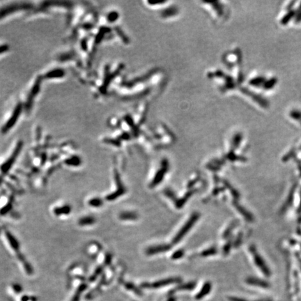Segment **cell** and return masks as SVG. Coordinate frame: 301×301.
Listing matches in <instances>:
<instances>
[{"label":"cell","mask_w":301,"mask_h":301,"mask_svg":"<svg viewBox=\"0 0 301 301\" xmlns=\"http://www.w3.org/2000/svg\"><path fill=\"white\" fill-rule=\"evenodd\" d=\"M199 218V214L198 213H194L193 214L191 215L190 218L188 220L186 223L183 226V227L180 229V230L178 232L177 234L175 236V237L172 240V243L174 244H176L179 242L180 241L183 237H184L186 234L189 231L191 228L194 226V224L196 223V222L198 220V219Z\"/></svg>","instance_id":"1"},{"label":"cell","mask_w":301,"mask_h":301,"mask_svg":"<svg viewBox=\"0 0 301 301\" xmlns=\"http://www.w3.org/2000/svg\"><path fill=\"white\" fill-rule=\"evenodd\" d=\"M169 166L168 160L165 159L163 160L161 163V168L155 175L154 179H153L152 182L150 184V188H154L159 184L161 181H163L166 173L169 170Z\"/></svg>","instance_id":"2"},{"label":"cell","mask_w":301,"mask_h":301,"mask_svg":"<svg viewBox=\"0 0 301 301\" xmlns=\"http://www.w3.org/2000/svg\"><path fill=\"white\" fill-rule=\"evenodd\" d=\"M22 146H23V143H22L21 142H19L18 144H17V146L15 147V150H13L12 155H11V157L6 160V162L4 163L3 165H2L1 170L2 172V173L6 174L7 172H9L11 167L12 165H13V163H15L16 158L18 157V155H19V154H20Z\"/></svg>","instance_id":"3"},{"label":"cell","mask_w":301,"mask_h":301,"mask_svg":"<svg viewBox=\"0 0 301 301\" xmlns=\"http://www.w3.org/2000/svg\"><path fill=\"white\" fill-rule=\"evenodd\" d=\"M22 109H23V105H22V104L19 103L18 105H16L14 111L13 112L12 116L11 117V118L8 120L6 124L4 125L3 128H2V133H5L8 132V131H9L11 128L15 124L16 121H18L19 117L20 115Z\"/></svg>","instance_id":"4"},{"label":"cell","mask_w":301,"mask_h":301,"mask_svg":"<svg viewBox=\"0 0 301 301\" xmlns=\"http://www.w3.org/2000/svg\"><path fill=\"white\" fill-rule=\"evenodd\" d=\"M114 178H115V180H116L117 185V188H118V189H117V191H115L114 193L110 194V195H109L108 197H107L106 199H108V201H113L117 198L119 197L120 196L124 195V194L126 192V190H125V187L124 186V185H123L121 178H120L118 172L115 171V173H114Z\"/></svg>","instance_id":"5"},{"label":"cell","mask_w":301,"mask_h":301,"mask_svg":"<svg viewBox=\"0 0 301 301\" xmlns=\"http://www.w3.org/2000/svg\"><path fill=\"white\" fill-rule=\"evenodd\" d=\"M180 281H181L180 278H171L165 279V280H159V281L155 282L152 283V284L143 283L141 285V286L143 287V288H159V287L167 286V285H169V284H173V283L179 282H180Z\"/></svg>","instance_id":"6"},{"label":"cell","mask_w":301,"mask_h":301,"mask_svg":"<svg viewBox=\"0 0 301 301\" xmlns=\"http://www.w3.org/2000/svg\"><path fill=\"white\" fill-rule=\"evenodd\" d=\"M41 78H38L37 80H36L34 85L33 86L32 89L31 91L29 92V96L27 98V101L26 104V108L27 109H29L32 108V103H33V100L34 98L36 96V95L38 94V93L40 91V84H41Z\"/></svg>","instance_id":"7"},{"label":"cell","mask_w":301,"mask_h":301,"mask_svg":"<svg viewBox=\"0 0 301 301\" xmlns=\"http://www.w3.org/2000/svg\"><path fill=\"white\" fill-rule=\"evenodd\" d=\"M28 8H29V5L28 4H20V5L19 4L11 5V6L2 8V9H0V18H3L4 15L9 14L11 13H13V11L19 10L22 9H28Z\"/></svg>","instance_id":"8"},{"label":"cell","mask_w":301,"mask_h":301,"mask_svg":"<svg viewBox=\"0 0 301 301\" xmlns=\"http://www.w3.org/2000/svg\"><path fill=\"white\" fill-rule=\"evenodd\" d=\"M171 249V245H159L157 246H153V247H150L146 250V252L149 255H152V254H155L161 252H165Z\"/></svg>","instance_id":"9"},{"label":"cell","mask_w":301,"mask_h":301,"mask_svg":"<svg viewBox=\"0 0 301 301\" xmlns=\"http://www.w3.org/2000/svg\"><path fill=\"white\" fill-rule=\"evenodd\" d=\"M250 250L252 251V253L253 254L254 258V261H255L256 264L259 267V269H261L263 270V271L264 272V274L265 275H269V271H268L266 266H265V265L264 264V261H263L262 259L261 258V257H260V256L259 255V254H257V252L255 251V250H254V248H251Z\"/></svg>","instance_id":"10"},{"label":"cell","mask_w":301,"mask_h":301,"mask_svg":"<svg viewBox=\"0 0 301 301\" xmlns=\"http://www.w3.org/2000/svg\"><path fill=\"white\" fill-rule=\"evenodd\" d=\"M195 192L196 190H190L188 191V192L186 193L182 198L178 199V200L175 202V206H176L177 209H181V208L184 206V204L186 203V201H188V199H189Z\"/></svg>","instance_id":"11"},{"label":"cell","mask_w":301,"mask_h":301,"mask_svg":"<svg viewBox=\"0 0 301 301\" xmlns=\"http://www.w3.org/2000/svg\"><path fill=\"white\" fill-rule=\"evenodd\" d=\"M211 284H210L209 282H207L205 283L204 284L203 287L200 291H199L197 294L196 295V299L197 300H200L201 298H203L204 297L206 296V295H208L210 293V290H211Z\"/></svg>","instance_id":"12"},{"label":"cell","mask_w":301,"mask_h":301,"mask_svg":"<svg viewBox=\"0 0 301 301\" xmlns=\"http://www.w3.org/2000/svg\"><path fill=\"white\" fill-rule=\"evenodd\" d=\"M65 75V71L63 69L60 68H57L53 70H51L48 72L45 75V78L48 79H53V78H62Z\"/></svg>","instance_id":"13"},{"label":"cell","mask_w":301,"mask_h":301,"mask_svg":"<svg viewBox=\"0 0 301 301\" xmlns=\"http://www.w3.org/2000/svg\"><path fill=\"white\" fill-rule=\"evenodd\" d=\"M233 204L234 206L236 207V209L239 210V213H241V214L244 216L245 218H246L248 220H250V221L252 220V215H250V213H249L247 210L244 209V208L240 206V205L236 201V200H234L233 201Z\"/></svg>","instance_id":"14"},{"label":"cell","mask_w":301,"mask_h":301,"mask_svg":"<svg viewBox=\"0 0 301 301\" xmlns=\"http://www.w3.org/2000/svg\"><path fill=\"white\" fill-rule=\"evenodd\" d=\"M119 218L122 220H135L138 219V215L134 212H124L119 215Z\"/></svg>","instance_id":"15"},{"label":"cell","mask_w":301,"mask_h":301,"mask_svg":"<svg viewBox=\"0 0 301 301\" xmlns=\"http://www.w3.org/2000/svg\"><path fill=\"white\" fill-rule=\"evenodd\" d=\"M71 211V208L68 205H65L61 207H57L54 209V213L57 215H68Z\"/></svg>","instance_id":"16"},{"label":"cell","mask_w":301,"mask_h":301,"mask_svg":"<svg viewBox=\"0 0 301 301\" xmlns=\"http://www.w3.org/2000/svg\"><path fill=\"white\" fill-rule=\"evenodd\" d=\"M247 282L250 284V285H254V286H257L259 287H262V288H267L269 287V284L266 282H265L264 281H261L258 279L250 278L247 280Z\"/></svg>","instance_id":"17"},{"label":"cell","mask_w":301,"mask_h":301,"mask_svg":"<svg viewBox=\"0 0 301 301\" xmlns=\"http://www.w3.org/2000/svg\"><path fill=\"white\" fill-rule=\"evenodd\" d=\"M95 223V219L92 216H86L79 220V224L81 226H90Z\"/></svg>","instance_id":"18"},{"label":"cell","mask_w":301,"mask_h":301,"mask_svg":"<svg viewBox=\"0 0 301 301\" xmlns=\"http://www.w3.org/2000/svg\"><path fill=\"white\" fill-rule=\"evenodd\" d=\"M6 236L7 237V239L9 240L11 246V248L13 249V250L18 251L19 247H20L18 240H16L15 238L11 234H10L9 232H6Z\"/></svg>","instance_id":"19"},{"label":"cell","mask_w":301,"mask_h":301,"mask_svg":"<svg viewBox=\"0 0 301 301\" xmlns=\"http://www.w3.org/2000/svg\"><path fill=\"white\" fill-rule=\"evenodd\" d=\"M65 163L66 165L69 166H73V167H78L80 166L82 163V160L80 157L78 156H73L70 158H68L66 160Z\"/></svg>","instance_id":"20"},{"label":"cell","mask_w":301,"mask_h":301,"mask_svg":"<svg viewBox=\"0 0 301 301\" xmlns=\"http://www.w3.org/2000/svg\"><path fill=\"white\" fill-rule=\"evenodd\" d=\"M195 286H196V282H189V283L182 284V285L179 286L174 289V291H181V290H193Z\"/></svg>","instance_id":"21"},{"label":"cell","mask_w":301,"mask_h":301,"mask_svg":"<svg viewBox=\"0 0 301 301\" xmlns=\"http://www.w3.org/2000/svg\"><path fill=\"white\" fill-rule=\"evenodd\" d=\"M223 182L224 183V186H225L226 188H227L228 189L230 190V192L232 194V195L234 196V197L235 199H238L239 197V193L237 192V191L235 190V188H234L232 186L230 185V183H229L228 181H227L226 180H223Z\"/></svg>","instance_id":"22"},{"label":"cell","mask_w":301,"mask_h":301,"mask_svg":"<svg viewBox=\"0 0 301 301\" xmlns=\"http://www.w3.org/2000/svg\"><path fill=\"white\" fill-rule=\"evenodd\" d=\"M89 204L92 207L98 208V207H100L101 206H102V205L103 204V201L101 199L95 197V198H93L91 199H90L89 201Z\"/></svg>","instance_id":"23"},{"label":"cell","mask_w":301,"mask_h":301,"mask_svg":"<svg viewBox=\"0 0 301 301\" xmlns=\"http://www.w3.org/2000/svg\"><path fill=\"white\" fill-rule=\"evenodd\" d=\"M217 252H218L217 248H216L215 247H211V248H209V249H207V250H205L204 251L202 252L201 255L204 257H206L208 256L214 255V254H215Z\"/></svg>","instance_id":"24"},{"label":"cell","mask_w":301,"mask_h":301,"mask_svg":"<svg viewBox=\"0 0 301 301\" xmlns=\"http://www.w3.org/2000/svg\"><path fill=\"white\" fill-rule=\"evenodd\" d=\"M294 15H295V12L293 11H289L288 13H286V14L284 16V18L282 19L281 23L282 24H286L289 20H291V19L294 17Z\"/></svg>","instance_id":"25"},{"label":"cell","mask_w":301,"mask_h":301,"mask_svg":"<svg viewBox=\"0 0 301 301\" xmlns=\"http://www.w3.org/2000/svg\"><path fill=\"white\" fill-rule=\"evenodd\" d=\"M276 83H277V79H276L275 78H273L272 79H270V80H269L265 82V83L264 84V88L266 89H271V88H273V87H274L275 86Z\"/></svg>","instance_id":"26"},{"label":"cell","mask_w":301,"mask_h":301,"mask_svg":"<svg viewBox=\"0 0 301 301\" xmlns=\"http://www.w3.org/2000/svg\"><path fill=\"white\" fill-rule=\"evenodd\" d=\"M164 193H165V195L167 197H168L169 199H171L172 200V201H174V203L178 200V199L176 198V195H175L173 191L171 190V189H169V188H167V189H165V190L164 191Z\"/></svg>","instance_id":"27"},{"label":"cell","mask_w":301,"mask_h":301,"mask_svg":"<svg viewBox=\"0 0 301 301\" xmlns=\"http://www.w3.org/2000/svg\"><path fill=\"white\" fill-rule=\"evenodd\" d=\"M184 254H185V252L183 250H176L175 252L172 254V259H180V258H182V257L184 256Z\"/></svg>","instance_id":"28"},{"label":"cell","mask_w":301,"mask_h":301,"mask_svg":"<svg viewBox=\"0 0 301 301\" xmlns=\"http://www.w3.org/2000/svg\"><path fill=\"white\" fill-rule=\"evenodd\" d=\"M125 287H126V288L128 289H130V290H132V291H135V293H136L137 294H138V295L142 294L141 291H139V290L135 286H134V284H132L130 283H127L126 284H125Z\"/></svg>","instance_id":"29"},{"label":"cell","mask_w":301,"mask_h":301,"mask_svg":"<svg viewBox=\"0 0 301 301\" xmlns=\"http://www.w3.org/2000/svg\"><path fill=\"white\" fill-rule=\"evenodd\" d=\"M236 225V224H231L230 226L227 229V230L224 232V234H223V237L224 238V239H227L229 235H230V233H231V231H232V229H234V227H235V226Z\"/></svg>","instance_id":"30"},{"label":"cell","mask_w":301,"mask_h":301,"mask_svg":"<svg viewBox=\"0 0 301 301\" xmlns=\"http://www.w3.org/2000/svg\"><path fill=\"white\" fill-rule=\"evenodd\" d=\"M231 248V242L227 243L225 245H224V248H223V253H224V255H227V254L229 253V251H230Z\"/></svg>","instance_id":"31"},{"label":"cell","mask_w":301,"mask_h":301,"mask_svg":"<svg viewBox=\"0 0 301 301\" xmlns=\"http://www.w3.org/2000/svg\"><path fill=\"white\" fill-rule=\"evenodd\" d=\"M9 47L7 45H0V54L4 53L5 52H7L9 50Z\"/></svg>","instance_id":"32"},{"label":"cell","mask_w":301,"mask_h":301,"mask_svg":"<svg viewBox=\"0 0 301 301\" xmlns=\"http://www.w3.org/2000/svg\"><path fill=\"white\" fill-rule=\"evenodd\" d=\"M223 190H224L223 188H216L213 191V195H217L218 193H220L221 191H223Z\"/></svg>","instance_id":"33"},{"label":"cell","mask_w":301,"mask_h":301,"mask_svg":"<svg viewBox=\"0 0 301 301\" xmlns=\"http://www.w3.org/2000/svg\"><path fill=\"white\" fill-rule=\"evenodd\" d=\"M197 180H198V179H194L193 180H192V181H190L189 183H188V188H192L193 186L194 185V184H195V183L197 182Z\"/></svg>","instance_id":"34"},{"label":"cell","mask_w":301,"mask_h":301,"mask_svg":"<svg viewBox=\"0 0 301 301\" xmlns=\"http://www.w3.org/2000/svg\"><path fill=\"white\" fill-rule=\"evenodd\" d=\"M111 261H112V256L109 255V254H108V255H107L105 258V264H109V263L111 262Z\"/></svg>","instance_id":"35"},{"label":"cell","mask_w":301,"mask_h":301,"mask_svg":"<svg viewBox=\"0 0 301 301\" xmlns=\"http://www.w3.org/2000/svg\"><path fill=\"white\" fill-rule=\"evenodd\" d=\"M175 300H175L174 298H169L168 301H175Z\"/></svg>","instance_id":"36"}]
</instances>
